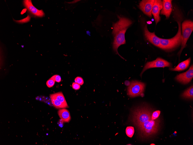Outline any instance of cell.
<instances>
[{
	"mask_svg": "<svg viewBox=\"0 0 193 145\" xmlns=\"http://www.w3.org/2000/svg\"><path fill=\"white\" fill-rule=\"evenodd\" d=\"M147 105H142L133 109L131 120L143 138L151 137L158 132L160 127L159 119L153 120L152 110Z\"/></svg>",
	"mask_w": 193,
	"mask_h": 145,
	"instance_id": "6da1fadb",
	"label": "cell"
},
{
	"mask_svg": "<svg viewBox=\"0 0 193 145\" xmlns=\"http://www.w3.org/2000/svg\"><path fill=\"white\" fill-rule=\"evenodd\" d=\"M119 20L113 24L112 34L114 36L113 43V49L120 57L124 59L118 53V49L121 45L126 43L125 34L128 27L132 23V21L129 19L117 15Z\"/></svg>",
	"mask_w": 193,
	"mask_h": 145,
	"instance_id": "7a4b0ae2",
	"label": "cell"
},
{
	"mask_svg": "<svg viewBox=\"0 0 193 145\" xmlns=\"http://www.w3.org/2000/svg\"><path fill=\"white\" fill-rule=\"evenodd\" d=\"M179 10H176L174 14L179 26L177 33L174 37L170 39H163L159 38L160 48L165 50H170L178 47L181 44V19L182 16Z\"/></svg>",
	"mask_w": 193,
	"mask_h": 145,
	"instance_id": "3957f363",
	"label": "cell"
},
{
	"mask_svg": "<svg viewBox=\"0 0 193 145\" xmlns=\"http://www.w3.org/2000/svg\"><path fill=\"white\" fill-rule=\"evenodd\" d=\"M193 30V22L190 20H185L182 23L181 47L178 53L180 56L183 49L185 47L187 42Z\"/></svg>",
	"mask_w": 193,
	"mask_h": 145,
	"instance_id": "277c9868",
	"label": "cell"
},
{
	"mask_svg": "<svg viewBox=\"0 0 193 145\" xmlns=\"http://www.w3.org/2000/svg\"><path fill=\"white\" fill-rule=\"evenodd\" d=\"M145 84L137 81H133L127 88V94L130 97H134L143 94L144 90Z\"/></svg>",
	"mask_w": 193,
	"mask_h": 145,
	"instance_id": "5b68a950",
	"label": "cell"
},
{
	"mask_svg": "<svg viewBox=\"0 0 193 145\" xmlns=\"http://www.w3.org/2000/svg\"><path fill=\"white\" fill-rule=\"evenodd\" d=\"M172 64L168 61L160 58H157L155 60L148 62L145 64L140 76H142L143 73L146 70L153 68L171 67Z\"/></svg>",
	"mask_w": 193,
	"mask_h": 145,
	"instance_id": "8992f818",
	"label": "cell"
},
{
	"mask_svg": "<svg viewBox=\"0 0 193 145\" xmlns=\"http://www.w3.org/2000/svg\"><path fill=\"white\" fill-rule=\"evenodd\" d=\"M23 5L31 15L36 17H42L44 15L42 10H39L32 4L31 0H25L23 1Z\"/></svg>",
	"mask_w": 193,
	"mask_h": 145,
	"instance_id": "52a82bcc",
	"label": "cell"
},
{
	"mask_svg": "<svg viewBox=\"0 0 193 145\" xmlns=\"http://www.w3.org/2000/svg\"><path fill=\"white\" fill-rule=\"evenodd\" d=\"M193 78V66L192 65L186 71L177 75L175 78L177 81L183 84L189 83Z\"/></svg>",
	"mask_w": 193,
	"mask_h": 145,
	"instance_id": "ba28073f",
	"label": "cell"
},
{
	"mask_svg": "<svg viewBox=\"0 0 193 145\" xmlns=\"http://www.w3.org/2000/svg\"><path fill=\"white\" fill-rule=\"evenodd\" d=\"M155 0H143L140 2L138 5L140 9L146 15L152 17V10Z\"/></svg>",
	"mask_w": 193,
	"mask_h": 145,
	"instance_id": "9c48e42d",
	"label": "cell"
},
{
	"mask_svg": "<svg viewBox=\"0 0 193 145\" xmlns=\"http://www.w3.org/2000/svg\"><path fill=\"white\" fill-rule=\"evenodd\" d=\"M144 31L146 38L155 46L160 48L159 38L155 35V32H151L148 29L147 25H145L144 27Z\"/></svg>",
	"mask_w": 193,
	"mask_h": 145,
	"instance_id": "30bf717a",
	"label": "cell"
},
{
	"mask_svg": "<svg viewBox=\"0 0 193 145\" xmlns=\"http://www.w3.org/2000/svg\"><path fill=\"white\" fill-rule=\"evenodd\" d=\"M162 7V1L155 0L152 9V14L153 16L156 25L160 20L159 14Z\"/></svg>",
	"mask_w": 193,
	"mask_h": 145,
	"instance_id": "8fae6325",
	"label": "cell"
},
{
	"mask_svg": "<svg viewBox=\"0 0 193 145\" xmlns=\"http://www.w3.org/2000/svg\"><path fill=\"white\" fill-rule=\"evenodd\" d=\"M171 0H163L162 1V8L160 14L165 15L166 19H169L172 10Z\"/></svg>",
	"mask_w": 193,
	"mask_h": 145,
	"instance_id": "7c38bea8",
	"label": "cell"
},
{
	"mask_svg": "<svg viewBox=\"0 0 193 145\" xmlns=\"http://www.w3.org/2000/svg\"><path fill=\"white\" fill-rule=\"evenodd\" d=\"M57 113L60 119L64 122H68L71 120L70 113L68 110L65 108L60 109L58 110Z\"/></svg>",
	"mask_w": 193,
	"mask_h": 145,
	"instance_id": "4fadbf2b",
	"label": "cell"
},
{
	"mask_svg": "<svg viewBox=\"0 0 193 145\" xmlns=\"http://www.w3.org/2000/svg\"><path fill=\"white\" fill-rule=\"evenodd\" d=\"M190 60V58H189L186 60L180 63L175 67L170 68L169 70L176 71H181L184 70L188 67Z\"/></svg>",
	"mask_w": 193,
	"mask_h": 145,
	"instance_id": "5bb4252c",
	"label": "cell"
},
{
	"mask_svg": "<svg viewBox=\"0 0 193 145\" xmlns=\"http://www.w3.org/2000/svg\"><path fill=\"white\" fill-rule=\"evenodd\" d=\"M50 97L51 102L55 108L57 109H60L69 107L68 106L65 105L56 99L51 94H50Z\"/></svg>",
	"mask_w": 193,
	"mask_h": 145,
	"instance_id": "9a60e30c",
	"label": "cell"
},
{
	"mask_svg": "<svg viewBox=\"0 0 193 145\" xmlns=\"http://www.w3.org/2000/svg\"><path fill=\"white\" fill-rule=\"evenodd\" d=\"M181 96L184 98L193 99V85L185 91L181 95Z\"/></svg>",
	"mask_w": 193,
	"mask_h": 145,
	"instance_id": "2e32d148",
	"label": "cell"
},
{
	"mask_svg": "<svg viewBox=\"0 0 193 145\" xmlns=\"http://www.w3.org/2000/svg\"><path fill=\"white\" fill-rule=\"evenodd\" d=\"M51 94L60 102L64 104L65 105L68 106L62 92H59Z\"/></svg>",
	"mask_w": 193,
	"mask_h": 145,
	"instance_id": "e0dca14e",
	"label": "cell"
},
{
	"mask_svg": "<svg viewBox=\"0 0 193 145\" xmlns=\"http://www.w3.org/2000/svg\"><path fill=\"white\" fill-rule=\"evenodd\" d=\"M134 132L133 127L131 126H128L126 129L127 135L130 137H131L133 135Z\"/></svg>",
	"mask_w": 193,
	"mask_h": 145,
	"instance_id": "ac0fdd59",
	"label": "cell"
},
{
	"mask_svg": "<svg viewBox=\"0 0 193 145\" xmlns=\"http://www.w3.org/2000/svg\"><path fill=\"white\" fill-rule=\"evenodd\" d=\"M30 18H31V17L30 16H29L28 14L27 15V16L26 18H24L22 19L19 20H14L15 21V22L17 23H23L29 21L30 20Z\"/></svg>",
	"mask_w": 193,
	"mask_h": 145,
	"instance_id": "d6986e66",
	"label": "cell"
},
{
	"mask_svg": "<svg viewBox=\"0 0 193 145\" xmlns=\"http://www.w3.org/2000/svg\"><path fill=\"white\" fill-rule=\"evenodd\" d=\"M55 81L53 78H51L46 82V85L48 87H52L55 83Z\"/></svg>",
	"mask_w": 193,
	"mask_h": 145,
	"instance_id": "ffe728a7",
	"label": "cell"
},
{
	"mask_svg": "<svg viewBox=\"0 0 193 145\" xmlns=\"http://www.w3.org/2000/svg\"><path fill=\"white\" fill-rule=\"evenodd\" d=\"M160 111L157 110L153 112L152 113L151 118L153 120H155L157 119L159 115Z\"/></svg>",
	"mask_w": 193,
	"mask_h": 145,
	"instance_id": "44dd1931",
	"label": "cell"
},
{
	"mask_svg": "<svg viewBox=\"0 0 193 145\" xmlns=\"http://www.w3.org/2000/svg\"><path fill=\"white\" fill-rule=\"evenodd\" d=\"M75 82L79 84L80 85H82L84 83V82L83 78L80 77H77L75 80Z\"/></svg>",
	"mask_w": 193,
	"mask_h": 145,
	"instance_id": "7402d4cb",
	"label": "cell"
},
{
	"mask_svg": "<svg viewBox=\"0 0 193 145\" xmlns=\"http://www.w3.org/2000/svg\"><path fill=\"white\" fill-rule=\"evenodd\" d=\"M51 78L53 79L55 81L58 82H60L61 80L60 76L57 75H54Z\"/></svg>",
	"mask_w": 193,
	"mask_h": 145,
	"instance_id": "603a6c76",
	"label": "cell"
},
{
	"mask_svg": "<svg viewBox=\"0 0 193 145\" xmlns=\"http://www.w3.org/2000/svg\"><path fill=\"white\" fill-rule=\"evenodd\" d=\"M72 87L75 90L79 89L80 88V85L76 82H73L72 84Z\"/></svg>",
	"mask_w": 193,
	"mask_h": 145,
	"instance_id": "cb8c5ba5",
	"label": "cell"
},
{
	"mask_svg": "<svg viewBox=\"0 0 193 145\" xmlns=\"http://www.w3.org/2000/svg\"><path fill=\"white\" fill-rule=\"evenodd\" d=\"M125 84L127 86H129L130 85V83L129 81L127 80L125 82Z\"/></svg>",
	"mask_w": 193,
	"mask_h": 145,
	"instance_id": "d4e9b609",
	"label": "cell"
},
{
	"mask_svg": "<svg viewBox=\"0 0 193 145\" xmlns=\"http://www.w3.org/2000/svg\"><path fill=\"white\" fill-rule=\"evenodd\" d=\"M78 1H79L78 0L74 1H73L71 2L70 3H74L75 2L76 3L78 2Z\"/></svg>",
	"mask_w": 193,
	"mask_h": 145,
	"instance_id": "484cf974",
	"label": "cell"
}]
</instances>
